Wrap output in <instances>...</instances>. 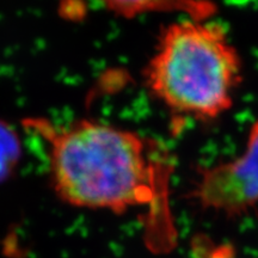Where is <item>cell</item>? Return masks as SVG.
Returning a JSON list of instances; mask_svg holds the SVG:
<instances>
[{"label":"cell","instance_id":"obj_2","mask_svg":"<svg viewBox=\"0 0 258 258\" xmlns=\"http://www.w3.org/2000/svg\"><path fill=\"white\" fill-rule=\"evenodd\" d=\"M146 79L171 110L213 120L233 104L241 60L221 25L190 19L164 30Z\"/></svg>","mask_w":258,"mask_h":258},{"label":"cell","instance_id":"obj_1","mask_svg":"<svg viewBox=\"0 0 258 258\" xmlns=\"http://www.w3.org/2000/svg\"><path fill=\"white\" fill-rule=\"evenodd\" d=\"M31 125L47 140L53 185L70 205L125 212L163 202L166 172L153 144L139 134L90 120Z\"/></svg>","mask_w":258,"mask_h":258},{"label":"cell","instance_id":"obj_3","mask_svg":"<svg viewBox=\"0 0 258 258\" xmlns=\"http://www.w3.org/2000/svg\"><path fill=\"white\" fill-rule=\"evenodd\" d=\"M203 209L228 218L249 213L258 205V121L250 128L246 147L233 160L203 169L192 191Z\"/></svg>","mask_w":258,"mask_h":258}]
</instances>
